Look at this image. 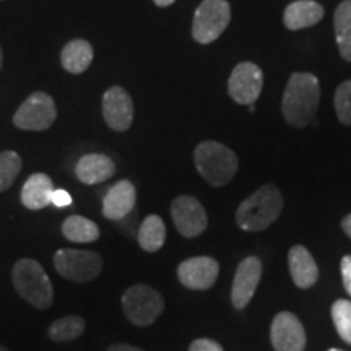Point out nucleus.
Listing matches in <instances>:
<instances>
[{
	"label": "nucleus",
	"instance_id": "nucleus-1",
	"mask_svg": "<svg viewBox=\"0 0 351 351\" xmlns=\"http://www.w3.org/2000/svg\"><path fill=\"white\" fill-rule=\"evenodd\" d=\"M320 83L313 73L296 72L289 78L282 99L285 121L296 129H304L319 108Z\"/></svg>",
	"mask_w": 351,
	"mask_h": 351
},
{
	"label": "nucleus",
	"instance_id": "nucleus-2",
	"mask_svg": "<svg viewBox=\"0 0 351 351\" xmlns=\"http://www.w3.org/2000/svg\"><path fill=\"white\" fill-rule=\"evenodd\" d=\"M282 208V192L274 184H265L239 205L236 223L244 231H263L278 218Z\"/></svg>",
	"mask_w": 351,
	"mask_h": 351
},
{
	"label": "nucleus",
	"instance_id": "nucleus-3",
	"mask_svg": "<svg viewBox=\"0 0 351 351\" xmlns=\"http://www.w3.org/2000/svg\"><path fill=\"white\" fill-rule=\"evenodd\" d=\"M194 161L202 178L213 187H221L231 182L239 166L236 153L213 140L202 142L195 148Z\"/></svg>",
	"mask_w": 351,
	"mask_h": 351
},
{
	"label": "nucleus",
	"instance_id": "nucleus-4",
	"mask_svg": "<svg viewBox=\"0 0 351 351\" xmlns=\"http://www.w3.org/2000/svg\"><path fill=\"white\" fill-rule=\"evenodd\" d=\"M13 285L16 293L36 309H49L54 301V288L43 265L34 258H21L13 265Z\"/></svg>",
	"mask_w": 351,
	"mask_h": 351
},
{
	"label": "nucleus",
	"instance_id": "nucleus-5",
	"mask_svg": "<svg viewBox=\"0 0 351 351\" xmlns=\"http://www.w3.org/2000/svg\"><path fill=\"white\" fill-rule=\"evenodd\" d=\"M122 307H124L125 317L134 326L148 327L163 313L165 300L155 288L138 283L124 293Z\"/></svg>",
	"mask_w": 351,
	"mask_h": 351
},
{
	"label": "nucleus",
	"instance_id": "nucleus-6",
	"mask_svg": "<svg viewBox=\"0 0 351 351\" xmlns=\"http://www.w3.org/2000/svg\"><path fill=\"white\" fill-rule=\"evenodd\" d=\"M57 274L70 282L88 283L103 271V257L95 251L60 249L54 254Z\"/></svg>",
	"mask_w": 351,
	"mask_h": 351
},
{
	"label": "nucleus",
	"instance_id": "nucleus-7",
	"mask_svg": "<svg viewBox=\"0 0 351 351\" xmlns=\"http://www.w3.org/2000/svg\"><path fill=\"white\" fill-rule=\"evenodd\" d=\"M231 21V5L226 0H204L195 10L192 36L197 43L210 44L221 36Z\"/></svg>",
	"mask_w": 351,
	"mask_h": 351
},
{
	"label": "nucleus",
	"instance_id": "nucleus-8",
	"mask_svg": "<svg viewBox=\"0 0 351 351\" xmlns=\"http://www.w3.org/2000/svg\"><path fill=\"white\" fill-rule=\"evenodd\" d=\"M56 117L57 109L54 99L43 91H36L28 99H25V103L15 112L13 124L21 130L43 132L54 124Z\"/></svg>",
	"mask_w": 351,
	"mask_h": 351
},
{
	"label": "nucleus",
	"instance_id": "nucleus-9",
	"mask_svg": "<svg viewBox=\"0 0 351 351\" xmlns=\"http://www.w3.org/2000/svg\"><path fill=\"white\" fill-rule=\"evenodd\" d=\"M263 73L258 65L252 62H241L231 72L228 80V93L234 103L251 106L262 93Z\"/></svg>",
	"mask_w": 351,
	"mask_h": 351
},
{
	"label": "nucleus",
	"instance_id": "nucleus-10",
	"mask_svg": "<svg viewBox=\"0 0 351 351\" xmlns=\"http://www.w3.org/2000/svg\"><path fill=\"white\" fill-rule=\"evenodd\" d=\"M171 215L176 228L184 238H197L208 226V217L204 205L192 195H181L174 199L171 204Z\"/></svg>",
	"mask_w": 351,
	"mask_h": 351
},
{
	"label": "nucleus",
	"instance_id": "nucleus-11",
	"mask_svg": "<svg viewBox=\"0 0 351 351\" xmlns=\"http://www.w3.org/2000/svg\"><path fill=\"white\" fill-rule=\"evenodd\" d=\"M271 345L276 351H304L306 332L295 314H276L270 327Z\"/></svg>",
	"mask_w": 351,
	"mask_h": 351
},
{
	"label": "nucleus",
	"instance_id": "nucleus-12",
	"mask_svg": "<svg viewBox=\"0 0 351 351\" xmlns=\"http://www.w3.org/2000/svg\"><path fill=\"white\" fill-rule=\"evenodd\" d=\"M219 274V263L213 257H192L184 261L178 267L179 282L189 289H204L212 288L217 282Z\"/></svg>",
	"mask_w": 351,
	"mask_h": 351
},
{
	"label": "nucleus",
	"instance_id": "nucleus-13",
	"mask_svg": "<svg viewBox=\"0 0 351 351\" xmlns=\"http://www.w3.org/2000/svg\"><path fill=\"white\" fill-rule=\"evenodd\" d=\"M103 117L109 129L124 132L134 121V103L122 86H112L103 96Z\"/></svg>",
	"mask_w": 351,
	"mask_h": 351
},
{
	"label": "nucleus",
	"instance_id": "nucleus-14",
	"mask_svg": "<svg viewBox=\"0 0 351 351\" xmlns=\"http://www.w3.org/2000/svg\"><path fill=\"white\" fill-rule=\"evenodd\" d=\"M262 276V262L258 257H247L239 263L231 289V301L236 309H244L252 300Z\"/></svg>",
	"mask_w": 351,
	"mask_h": 351
},
{
	"label": "nucleus",
	"instance_id": "nucleus-15",
	"mask_svg": "<svg viewBox=\"0 0 351 351\" xmlns=\"http://www.w3.org/2000/svg\"><path fill=\"white\" fill-rule=\"evenodd\" d=\"M137 191L130 181H119L109 189L103 200V215L111 221H119L125 218L135 207Z\"/></svg>",
	"mask_w": 351,
	"mask_h": 351
},
{
	"label": "nucleus",
	"instance_id": "nucleus-16",
	"mask_svg": "<svg viewBox=\"0 0 351 351\" xmlns=\"http://www.w3.org/2000/svg\"><path fill=\"white\" fill-rule=\"evenodd\" d=\"M77 178L86 186L104 182L111 179L116 173V165L111 158L101 153H90L80 158L75 168Z\"/></svg>",
	"mask_w": 351,
	"mask_h": 351
},
{
	"label": "nucleus",
	"instance_id": "nucleus-17",
	"mask_svg": "<svg viewBox=\"0 0 351 351\" xmlns=\"http://www.w3.org/2000/svg\"><path fill=\"white\" fill-rule=\"evenodd\" d=\"M54 191L49 176L43 173L32 174L21 189V204L29 210H43L51 205Z\"/></svg>",
	"mask_w": 351,
	"mask_h": 351
},
{
	"label": "nucleus",
	"instance_id": "nucleus-18",
	"mask_svg": "<svg viewBox=\"0 0 351 351\" xmlns=\"http://www.w3.org/2000/svg\"><path fill=\"white\" fill-rule=\"evenodd\" d=\"M288 261L289 271H291L293 282H295L296 287L306 289L311 288L315 282H317V263H315L313 256H311L306 247H302V245H295V247H291Z\"/></svg>",
	"mask_w": 351,
	"mask_h": 351
},
{
	"label": "nucleus",
	"instance_id": "nucleus-19",
	"mask_svg": "<svg viewBox=\"0 0 351 351\" xmlns=\"http://www.w3.org/2000/svg\"><path fill=\"white\" fill-rule=\"evenodd\" d=\"M324 16V7L314 0H298L289 3L285 10V26L291 32L317 25Z\"/></svg>",
	"mask_w": 351,
	"mask_h": 351
},
{
	"label": "nucleus",
	"instance_id": "nucleus-20",
	"mask_svg": "<svg viewBox=\"0 0 351 351\" xmlns=\"http://www.w3.org/2000/svg\"><path fill=\"white\" fill-rule=\"evenodd\" d=\"M62 67L70 73H83L93 62V47L85 39H73L64 47Z\"/></svg>",
	"mask_w": 351,
	"mask_h": 351
},
{
	"label": "nucleus",
	"instance_id": "nucleus-21",
	"mask_svg": "<svg viewBox=\"0 0 351 351\" xmlns=\"http://www.w3.org/2000/svg\"><path fill=\"white\" fill-rule=\"evenodd\" d=\"M333 28L339 51L346 62H351V0H343L333 15Z\"/></svg>",
	"mask_w": 351,
	"mask_h": 351
},
{
	"label": "nucleus",
	"instance_id": "nucleus-22",
	"mask_svg": "<svg viewBox=\"0 0 351 351\" xmlns=\"http://www.w3.org/2000/svg\"><path fill=\"white\" fill-rule=\"evenodd\" d=\"M62 234L70 243H95L99 238V228L91 219L80 217V215H72L64 221Z\"/></svg>",
	"mask_w": 351,
	"mask_h": 351
},
{
	"label": "nucleus",
	"instance_id": "nucleus-23",
	"mask_svg": "<svg viewBox=\"0 0 351 351\" xmlns=\"http://www.w3.org/2000/svg\"><path fill=\"white\" fill-rule=\"evenodd\" d=\"M166 226L158 215H148L138 230V244L143 251L158 252L165 245Z\"/></svg>",
	"mask_w": 351,
	"mask_h": 351
},
{
	"label": "nucleus",
	"instance_id": "nucleus-24",
	"mask_svg": "<svg viewBox=\"0 0 351 351\" xmlns=\"http://www.w3.org/2000/svg\"><path fill=\"white\" fill-rule=\"evenodd\" d=\"M83 332H85V320L80 315H65L51 324L47 335L57 343H67L77 340Z\"/></svg>",
	"mask_w": 351,
	"mask_h": 351
},
{
	"label": "nucleus",
	"instance_id": "nucleus-25",
	"mask_svg": "<svg viewBox=\"0 0 351 351\" xmlns=\"http://www.w3.org/2000/svg\"><path fill=\"white\" fill-rule=\"evenodd\" d=\"M21 158L16 152L0 153V192L7 191L15 182L21 171Z\"/></svg>",
	"mask_w": 351,
	"mask_h": 351
},
{
	"label": "nucleus",
	"instance_id": "nucleus-26",
	"mask_svg": "<svg viewBox=\"0 0 351 351\" xmlns=\"http://www.w3.org/2000/svg\"><path fill=\"white\" fill-rule=\"evenodd\" d=\"M332 319L341 340L351 345V301L339 300L333 302Z\"/></svg>",
	"mask_w": 351,
	"mask_h": 351
},
{
	"label": "nucleus",
	"instance_id": "nucleus-27",
	"mask_svg": "<svg viewBox=\"0 0 351 351\" xmlns=\"http://www.w3.org/2000/svg\"><path fill=\"white\" fill-rule=\"evenodd\" d=\"M333 106L341 124L351 125V80L343 82L337 88Z\"/></svg>",
	"mask_w": 351,
	"mask_h": 351
},
{
	"label": "nucleus",
	"instance_id": "nucleus-28",
	"mask_svg": "<svg viewBox=\"0 0 351 351\" xmlns=\"http://www.w3.org/2000/svg\"><path fill=\"white\" fill-rule=\"evenodd\" d=\"M189 351H223V346L217 343L215 340L210 339H199L195 341H192L191 348Z\"/></svg>",
	"mask_w": 351,
	"mask_h": 351
},
{
	"label": "nucleus",
	"instance_id": "nucleus-29",
	"mask_svg": "<svg viewBox=\"0 0 351 351\" xmlns=\"http://www.w3.org/2000/svg\"><path fill=\"white\" fill-rule=\"evenodd\" d=\"M51 204L57 208H65L69 207V205H72V195H70L67 191H64V189H56V191L52 192Z\"/></svg>",
	"mask_w": 351,
	"mask_h": 351
},
{
	"label": "nucleus",
	"instance_id": "nucleus-30",
	"mask_svg": "<svg viewBox=\"0 0 351 351\" xmlns=\"http://www.w3.org/2000/svg\"><path fill=\"white\" fill-rule=\"evenodd\" d=\"M341 278H343L346 293L351 296V256L341 258Z\"/></svg>",
	"mask_w": 351,
	"mask_h": 351
},
{
	"label": "nucleus",
	"instance_id": "nucleus-31",
	"mask_svg": "<svg viewBox=\"0 0 351 351\" xmlns=\"http://www.w3.org/2000/svg\"><path fill=\"white\" fill-rule=\"evenodd\" d=\"M108 351H143V350H140V348H137V346H132V345L117 343V345L109 346Z\"/></svg>",
	"mask_w": 351,
	"mask_h": 351
},
{
	"label": "nucleus",
	"instance_id": "nucleus-32",
	"mask_svg": "<svg viewBox=\"0 0 351 351\" xmlns=\"http://www.w3.org/2000/svg\"><path fill=\"white\" fill-rule=\"evenodd\" d=\"M341 228H343V231L351 238V215H346V217L341 219Z\"/></svg>",
	"mask_w": 351,
	"mask_h": 351
},
{
	"label": "nucleus",
	"instance_id": "nucleus-33",
	"mask_svg": "<svg viewBox=\"0 0 351 351\" xmlns=\"http://www.w3.org/2000/svg\"><path fill=\"white\" fill-rule=\"evenodd\" d=\"M153 2H155L158 7H169L173 5L176 0H153Z\"/></svg>",
	"mask_w": 351,
	"mask_h": 351
},
{
	"label": "nucleus",
	"instance_id": "nucleus-34",
	"mask_svg": "<svg viewBox=\"0 0 351 351\" xmlns=\"http://www.w3.org/2000/svg\"><path fill=\"white\" fill-rule=\"evenodd\" d=\"M2 64H3V54H2V47H0V69H2Z\"/></svg>",
	"mask_w": 351,
	"mask_h": 351
},
{
	"label": "nucleus",
	"instance_id": "nucleus-35",
	"mask_svg": "<svg viewBox=\"0 0 351 351\" xmlns=\"http://www.w3.org/2000/svg\"><path fill=\"white\" fill-rule=\"evenodd\" d=\"M0 351H10V350H8L7 346H3L2 343H0Z\"/></svg>",
	"mask_w": 351,
	"mask_h": 351
},
{
	"label": "nucleus",
	"instance_id": "nucleus-36",
	"mask_svg": "<svg viewBox=\"0 0 351 351\" xmlns=\"http://www.w3.org/2000/svg\"><path fill=\"white\" fill-rule=\"evenodd\" d=\"M249 111H251V112L256 111V106H254V104H251V106H249Z\"/></svg>",
	"mask_w": 351,
	"mask_h": 351
},
{
	"label": "nucleus",
	"instance_id": "nucleus-37",
	"mask_svg": "<svg viewBox=\"0 0 351 351\" xmlns=\"http://www.w3.org/2000/svg\"><path fill=\"white\" fill-rule=\"evenodd\" d=\"M328 351H341V350H337V348H332V350H328Z\"/></svg>",
	"mask_w": 351,
	"mask_h": 351
}]
</instances>
